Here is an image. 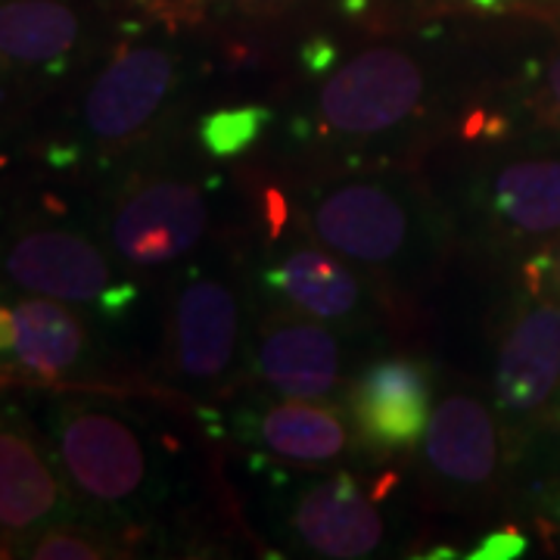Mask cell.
<instances>
[{"label": "cell", "instance_id": "1", "mask_svg": "<svg viewBox=\"0 0 560 560\" xmlns=\"http://www.w3.org/2000/svg\"><path fill=\"white\" fill-rule=\"evenodd\" d=\"M427 94V66L411 50L374 44L320 84L315 131L334 143H374L418 119Z\"/></svg>", "mask_w": 560, "mask_h": 560}, {"label": "cell", "instance_id": "2", "mask_svg": "<svg viewBox=\"0 0 560 560\" xmlns=\"http://www.w3.org/2000/svg\"><path fill=\"white\" fill-rule=\"evenodd\" d=\"M305 228L330 253L368 271H389L420 241L418 202L386 175L327 178L305 202Z\"/></svg>", "mask_w": 560, "mask_h": 560}, {"label": "cell", "instance_id": "3", "mask_svg": "<svg viewBox=\"0 0 560 560\" xmlns=\"http://www.w3.org/2000/svg\"><path fill=\"white\" fill-rule=\"evenodd\" d=\"M470 206L480 231L501 249H539L560 237V138L536 131L501 147L477 168Z\"/></svg>", "mask_w": 560, "mask_h": 560}, {"label": "cell", "instance_id": "4", "mask_svg": "<svg viewBox=\"0 0 560 560\" xmlns=\"http://www.w3.org/2000/svg\"><path fill=\"white\" fill-rule=\"evenodd\" d=\"M57 460L81 499L125 511L150 492L153 458L138 420L109 401H66L57 415Z\"/></svg>", "mask_w": 560, "mask_h": 560}, {"label": "cell", "instance_id": "5", "mask_svg": "<svg viewBox=\"0 0 560 560\" xmlns=\"http://www.w3.org/2000/svg\"><path fill=\"white\" fill-rule=\"evenodd\" d=\"M3 278L25 293L88 305L109 320L138 302V287L116 275L101 246L66 228L20 231L3 253Z\"/></svg>", "mask_w": 560, "mask_h": 560}, {"label": "cell", "instance_id": "6", "mask_svg": "<svg viewBox=\"0 0 560 560\" xmlns=\"http://www.w3.org/2000/svg\"><path fill=\"white\" fill-rule=\"evenodd\" d=\"M178 57L160 44H121L91 81L81 125L103 150H125L147 138L175 97Z\"/></svg>", "mask_w": 560, "mask_h": 560}, {"label": "cell", "instance_id": "7", "mask_svg": "<svg viewBox=\"0 0 560 560\" xmlns=\"http://www.w3.org/2000/svg\"><path fill=\"white\" fill-rule=\"evenodd\" d=\"M206 228L209 194L200 180L150 175L121 190L109 219V241L128 265L160 268L194 253Z\"/></svg>", "mask_w": 560, "mask_h": 560}, {"label": "cell", "instance_id": "8", "mask_svg": "<svg viewBox=\"0 0 560 560\" xmlns=\"http://www.w3.org/2000/svg\"><path fill=\"white\" fill-rule=\"evenodd\" d=\"M241 300L231 283L194 278L180 287L172 308L168 359L175 377L194 386L224 381L241 349Z\"/></svg>", "mask_w": 560, "mask_h": 560}, {"label": "cell", "instance_id": "9", "mask_svg": "<svg viewBox=\"0 0 560 560\" xmlns=\"http://www.w3.org/2000/svg\"><path fill=\"white\" fill-rule=\"evenodd\" d=\"M560 386V302L526 296L504 324L495 361V401L504 415L533 418Z\"/></svg>", "mask_w": 560, "mask_h": 560}, {"label": "cell", "instance_id": "10", "mask_svg": "<svg viewBox=\"0 0 560 560\" xmlns=\"http://www.w3.org/2000/svg\"><path fill=\"white\" fill-rule=\"evenodd\" d=\"M352 418L374 452H411L433 418V381L415 359L374 361L352 386Z\"/></svg>", "mask_w": 560, "mask_h": 560}, {"label": "cell", "instance_id": "11", "mask_svg": "<svg viewBox=\"0 0 560 560\" xmlns=\"http://www.w3.org/2000/svg\"><path fill=\"white\" fill-rule=\"evenodd\" d=\"M423 460L445 489L460 495L489 492L501 470V430L492 408L467 393L445 396L427 423Z\"/></svg>", "mask_w": 560, "mask_h": 560}, {"label": "cell", "instance_id": "12", "mask_svg": "<svg viewBox=\"0 0 560 560\" xmlns=\"http://www.w3.org/2000/svg\"><path fill=\"white\" fill-rule=\"evenodd\" d=\"M253 371L287 399H324L342 381L340 340L318 318L280 308L259 327Z\"/></svg>", "mask_w": 560, "mask_h": 560}, {"label": "cell", "instance_id": "13", "mask_svg": "<svg viewBox=\"0 0 560 560\" xmlns=\"http://www.w3.org/2000/svg\"><path fill=\"white\" fill-rule=\"evenodd\" d=\"M60 460L20 420L0 415V533L32 536L69 511Z\"/></svg>", "mask_w": 560, "mask_h": 560}, {"label": "cell", "instance_id": "14", "mask_svg": "<svg viewBox=\"0 0 560 560\" xmlns=\"http://www.w3.org/2000/svg\"><path fill=\"white\" fill-rule=\"evenodd\" d=\"M290 526L312 555L330 560L368 558L383 541L381 511L361 492L352 474L342 470L302 492Z\"/></svg>", "mask_w": 560, "mask_h": 560}, {"label": "cell", "instance_id": "15", "mask_svg": "<svg viewBox=\"0 0 560 560\" xmlns=\"http://www.w3.org/2000/svg\"><path fill=\"white\" fill-rule=\"evenodd\" d=\"M265 290L283 308L318 320H346L359 312L361 280L337 253L318 246H293L261 271Z\"/></svg>", "mask_w": 560, "mask_h": 560}, {"label": "cell", "instance_id": "16", "mask_svg": "<svg viewBox=\"0 0 560 560\" xmlns=\"http://www.w3.org/2000/svg\"><path fill=\"white\" fill-rule=\"evenodd\" d=\"M243 433L268 455L290 464H330L346 455L349 430L337 408L308 399H287L265 405L243 418Z\"/></svg>", "mask_w": 560, "mask_h": 560}, {"label": "cell", "instance_id": "17", "mask_svg": "<svg viewBox=\"0 0 560 560\" xmlns=\"http://www.w3.org/2000/svg\"><path fill=\"white\" fill-rule=\"evenodd\" d=\"M81 35V20L60 0L0 3V54L22 66L62 69Z\"/></svg>", "mask_w": 560, "mask_h": 560}, {"label": "cell", "instance_id": "18", "mask_svg": "<svg viewBox=\"0 0 560 560\" xmlns=\"http://www.w3.org/2000/svg\"><path fill=\"white\" fill-rule=\"evenodd\" d=\"M16 312V359L40 377H57L72 371L88 352V330L84 320L62 300H20Z\"/></svg>", "mask_w": 560, "mask_h": 560}, {"label": "cell", "instance_id": "19", "mask_svg": "<svg viewBox=\"0 0 560 560\" xmlns=\"http://www.w3.org/2000/svg\"><path fill=\"white\" fill-rule=\"evenodd\" d=\"M275 121V109L261 103H243V106H224L212 109L200 119L197 138L200 147L215 160H231L246 153L256 140L265 135V128Z\"/></svg>", "mask_w": 560, "mask_h": 560}, {"label": "cell", "instance_id": "20", "mask_svg": "<svg viewBox=\"0 0 560 560\" xmlns=\"http://www.w3.org/2000/svg\"><path fill=\"white\" fill-rule=\"evenodd\" d=\"M526 109L536 119V131L560 138V35L551 47V54L529 75Z\"/></svg>", "mask_w": 560, "mask_h": 560}, {"label": "cell", "instance_id": "21", "mask_svg": "<svg viewBox=\"0 0 560 560\" xmlns=\"http://www.w3.org/2000/svg\"><path fill=\"white\" fill-rule=\"evenodd\" d=\"M32 558L38 560H101L109 558L113 551L106 541L94 539L88 533L75 529H44L38 539L32 541Z\"/></svg>", "mask_w": 560, "mask_h": 560}, {"label": "cell", "instance_id": "22", "mask_svg": "<svg viewBox=\"0 0 560 560\" xmlns=\"http://www.w3.org/2000/svg\"><path fill=\"white\" fill-rule=\"evenodd\" d=\"M523 283L529 296L560 302V237L533 249L523 261Z\"/></svg>", "mask_w": 560, "mask_h": 560}, {"label": "cell", "instance_id": "23", "mask_svg": "<svg viewBox=\"0 0 560 560\" xmlns=\"http://www.w3.org/2000/svg\"><path fill=\"white\" fill-rule=\"evenodd\" d=\"M526 548H529V541L523 536L521 529H514V526H504V529H495V533H489V536H482L477 541V548L467 555L470 560H514L523 558L526 555Z\"/></svg>", "mask_w": 560, "mask_h": 560}, {"label": "cell", "instance_id": "24", "mask_svg": "<svg viewBox=\"0 0 560 560\" xmlns=\"http://www.w3.org/2000/svg\"><path fill=\"white\" fill-rule=\"evenodd\" d=\"M334 60H337V47L327 38H312L302 44V69L308 75H327L334 69Z\"/></svg>", "mask_w": 560, "mask_h": 560}, {"label": "cell", "instance_id": "25", "mask_svg": "<svg viewBox=\"0 0 560 560\" xmlns=\"http://www.w3.org/2000/svg\"><path fill=\"white\" fill-rule=\"evenodd\" d=\"M231 10H241V13H256V16H265V13H280V10H290L302 0H219Z\"/></svg>", "mask_w": 560, "mask_h": 560}, {"label": "cell", "instance_id": "26", "mask_svg": "<svg viewBox=\"0 0 560 560\" xmlns=\"http://www.w3.org/2000/svg\"><path fill=\"white\" fill-rule=\"evenodd\" d=\"M16 340H20L16 312L0 302V355H16Z\"/></svg>", "mask_w": 560, "mask_h": 560}, {"label": "cell", "instance_id": "27", "mask_svg": "<svg viewBox=\"0 0 560 560\" xmlns=\"http://www.w3.org/2000/svg\"><path fill=\"white\" fill-rule=\"evenodd\" d=\"M474 7H480V10H495L499 3H504V0H470Z\"/></svg>", "mask_w": 560, "mask_h": 560}, {"label": "cell", "instance_id": "28", "mask_svg": "<svg viewBox=\"0 0 560 560\" xmlns=\"http://www.w3.org/2000/svg\"><path fill=\"white\" fill-rule=\"evenodd\" d=\"M440 3H445V7H455L458 0H440Z\"/></svg>", "mask_w": 560, "mask_h": 560}, {"label": "cell", "instance_id": "29", "mask_svg": "<svg viewBox=\"0 0 560 560\" xmlns=\"http://www.w3.org/2000/svg\"><path fill=\"white\" fill-rule=\"evenodd\" d=\"M555 420H558V423H560V405H558V411H555Z\"/></svg>", "mask_w": 560, "mask_h": 560}, {"label": "cell", "instance_id": "30", "mask_svg": "<svg viewBox=\"0 0 560 560\" xmlns=\"http://www.w3.org/2000/svg\"><path fill=\"white\" fill-rule=\"evenodd\" d=\"M0 69H3V54H0Z\"/></svg>", "mask_w": 560, "mask_h": 560}]
</instances>
